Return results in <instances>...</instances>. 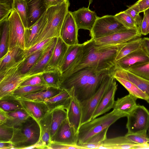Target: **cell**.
<instances>
[{"label":"cell","mask_w":149,"mask_h":149,"mask_svg":"<svg viewBox=\"0 0 149 149\" xmlns=\"http://www.w3.org/2000/svg\"><path fill=\"white\" fill-rule=\"evenodd\" d=\"M114 71L105 79L100 88L93 97L87 100L80 102L82 113L81 125L92 119L93 114L103 96L115 80L113 76Z\"/></svg>","instance_id":"52a82bcc"},{"label":"cell","mask_w":149,"mask_h":149,"mask_svg":"<svg viewBox=\"0 0 149 149\" xmlns=\"http://www.w3.org/2000/svg\"><path fill=\"white\" fill-rule=\"evenodd\" d=\"M149 62V57L142 47L116 61V67L128 70L130 68Z\"/></svg>","instance_id":"4fadbf2b"},{"label":"cell","mask_w":149,"mask_h":149,"mask_svg":"<svg viewBox=\"0 0 149 149\" xmlns=\"http://www.w3.org/2000/svg\"><path fill=\"white\" fill-rule=\"evenodd\" d=\"M70 6L69 1L65 0L62 3L46 10L47 22L34 45L46 39L60 37L61 28Z\"/></svg>","instance_id":"3957f363"},{"label":"cell","mask_w":149,"mask_h":149,"mask_svg":"<svg viewBox=\"0 0 149 149\" xmlns=\"http://www.w3.org/2000/svg\"><path fill=\"white\" fill-rule=\"evenodd\" d=\"M1 40L0 42V57H3L8 51V41L9 33V22L7 19L0 24Z\"/></svg>","instance_id":"74e56055"},{"label":"cell","mask_w":149,"mask_h":149,"mask_svg":"<svg viewBox=\"0 0 149 149\" xmlns=\"http://www.w3.org/2000/svg\"><path fill=\"white\" fill-rule=\"evenodd\" d=\"M45 50L36 52L24 60L19 68L20 72L22 74L29 72Z\"/></svg>","instance_id":"ab89813d"},{"label":"cell","mask_w":149,"mask_h":149,"mask_svg":"<svg viewBox=\"0 0 149 149\" xmlns=\"http://www.w3.org/2000/svg\"><path fill=\"white\" fill-rule=\"evenodd\" d=\"M41 75L42 74L36 75L24 81L20 86H47L46 85Z\"/></svg>","instance_id":"c3c4849f"},{"label":"cell","mask_w":149,"mask_h":149,"mask_svg":"<svg viewBox=\"0 0 149 149\" xmlns=\"http://www.w3.org/2000/svg\"><path fill=\"white\" fill-rule=\"evenodd\" d=\"M14 132L13 127L4 124H0V141H10Z\"/></svg>","instance_id":"bcb514c9"},{"label":"cell","mask_w":149,"mask_h":149,"mask_svg":"<svg viewBox=\"0 0 149 149\" xmlns=\"http://www.w3.org/2000/svg\"><path fill=\"white\" fill-rule=\"evenodd\" d=\"M125 43L101 45L96 44L92 38L82 43L80 56L71 68L59 76V84L70 75L81 69L92 68L104 70L115 67L116 57Z\"/></svg>","instance_id":"6da1fadb"},{"label":"cell","mask_w":149,"mask_h":149,"mask_svg":"<svg viewBox=\"0 0 149 149\" xmlns=\"http://www.w3.org/2000/svg\"><path fill=\"white\" fill-rule=\"evenodd\" d=\"M147 17L148 22L147 34H149V8L145 11Z\"/></svg>","instance_id":"91938a15"},{"label":"cell","mask_w":149,"mask_h":149,"mask_svg":"<svg viewBox=\"0 0 149 149\" xmlns=\"http://www.w3.org/2000/svg\"><path fill=\"white\" fill-rule=\"evenodd\" d=\"M51 111H49L39 122L40 135L38 143L31 148L50 149L52 143L51 137Z\"/></svg>","instance_id":"e0dca14e"},{"label":"cell","mask_w":149,"mask_h":149,"mask_svg":"<svg viewBox=\"0 0 149 149\" xmlns=\"http://www.w3.org/2000/svg\"><path fill=\"white\" fill-rule=\"evenodd\" d=\"M142 39L141 37H138L125 43L118 52L115 58L116 61L141 47Z\"/></svg>","instance_id":"d6a6232c"},{"label":"cell","mask_w":149,"mask_h":149,"mask_svg":"<svg viewBox=\"0 0 149 149\" xmlns=\"http://www.w3.org/2000/svg\"><path fill=\"white\" fill-rule=\"evenodd\" d=\"M142 34L139 28H126L104 37L94 39L95 43L101 45H116L126 43Z\"/></svg>","instance_id":"8fae6325"},{"label":"cell","mask_w":149,"mask_h":149,"mask_svg":"<svg viewBox=\"0 0 149 149\" xmlns=\"http://www.w3.org/2000/svg\"><path fill=\"white\" fill-rule=\"evenodd\" d=\"M13 0H0V24L6 20L13 9Z\"/></svg>","instance_id":"b9f144b4"},{"label":"cell","mask_w":149,"mask_h":149,"mask_svg":"<svg viewBox=\"0 0 149 149\" xmlns=\"http://www.w3.org/2000/svg\"><path fill=\"white\" fill-rule=\"evenodd\" d=\"M78 140V133L71 125L67 118L58 128L52 142L76 145Z\"/></svg>","instance_id":"5bb4252c"},{"label":"cell","mask_w":149,"mask_h":149,"mask_svg":"<svg viewBox=\"0 0 149 149\" xmlns=\"http://www.w3.org/2000/svg\"><path fill=\"white\" fill-rule=\"evenodd\" d=\"M8 50L18 47L26 49L25 28L17 12L13 8L8 16Z\"/></svg>","instance_id":"ba28073f"},{"label":"cell","mask_w":149,"mask_h":149,"mask_svg":"<svg viewBox=\"0 0 149 149\" xmlns=\"http://www.w3.org/2000/svg\"><path fill=\"white\" fill-rule=\"evenodd\" d=\"M93 0H88V2H89V6L88 7H89V6L93 2Z\"/></svg>","instance_id":"94428289"},{"label":"cell","mask_w":149,"mask_h":149,"mask_svg":"<svg viewBox=\"0 0 149 149\" xmlns=\"http://www.w3.org/2000/svg\"><path fill=\"white\" fill-rule=\"evenodd\" d=\"M127 117V134L147 133L149 128V111L144 106L137 105Z\"/></svg>","instance_id":"9c48e42d"},{"label":"cell","mask_w":149,"mask_h":149,"mask_svg":"<svg viewBox=\"0 0 149 149\" xmlns=\"http://www.w3.org/2000/svg\"><path fill=\"white\" fill-rule=\"evenodd\" d=\"M66 111L67 118L70 124L78 133L81 126L82 113L80 102L74 95L73 88L70 103Z\"/></svg>","instance_id":"ffe728a7"},{"label":"cell","mask_w":149,"mask_h":149,"mask_svg":"<svg viewBox=\"0 0 149 149\" xmlns=\"http://www.w3.org/2000/svg\"><path fill=\"white\" fill-rule=\"evenodd\" d=\"M130 6L139 13L143 12L149 8V0H139Z\"/></svg>","instance_id":"681fc988"},{"label":"cell","mask_w":149,"mask_h":149,"mask_svg":"<svg viewBox=\"0 0 149 149\" xmlns=\"http://www.w3.org/2000/svg\"><path fill=\"white\" fill-rule=\"evenodd\" d=\"M18 99L23 109L38 123L50 110L44 102Z\"/></svg>","instance_id":"2e32d148"},{"label":"cell","mask_w":149,"mask_h":149,"mask_svg":"<svg viewBox=\"0 0 149 149\" xmlns=\"http://www.w3.org/2000/svg\"><path fill=\"white\" fill-rule=\"evenodd\" d=\"M127 70L149 81V62L132 67Z\"/></svg>","instance_id":"ee69618b"},{"label":"cell","mask_w":149,"mask_h":149,"mask_svg":"<svg viewBox=\"0 0 149 149\" xmlns=\"http://www.w3.org/2000/svg\"><path fill=\"white\" fill-rule=\"evenodd\" d=\"M60 75L58 71H47L42 74L41 75L46 85L54 87H60Z\"/></svg>","instance_id":"60d3db41"},{"label":"cell","mask_w":149,"mask_h":149,"mask_svg":"<svg viewBox=\"0 0 149 149\" xmlns=\"http://www.w3.org/2000/svg\"><path fill=\"white\" fill-rule=\"evenodd\" d=\"M68 46L60 37L57 38L56 44L46 68L45 71H58L59 66Z\"/></svg>","instance_id":"d6986e66"},{"label":"cell","mask_w":149,"mask_h":149,"mask_svg":"<svg viewBox=\"0 0 149 149\" xmlns=\"http://www.w3.org/2000/svg\"><path fill=\"white\" fill-rule=\"evenodd\" d=\"M0 109L6 112L23 109L19 99L13 95L0 99Z\"/></svg>","instance_id":"836d02e7"},{"label":"cell","mask_w":149,"mask_h":149,"mask_svg":"<svg viewBox=\"0 0 149 149\" xmlns=\"http://www.w3.org/2000/svg\"><path fill=\"white\" fill-rule=\"evenodd\" d=\"M79 29L71 12L68 11L63 24L60 37L68 46L77 45Z\"/></svg>","instance_id":"7c38bea8"},{"label":"cell","mask_w":149,"mask_h":149,"mask_svg":"<svg viewBox=\"0 0 149 149\" xmlns=\"http://www.w3.org/2000/svg\"><path fill=\"white\" fill-rule=\"evenodd\" d=\"M138 144L129 139L125 136L106 139L99 147L100 149H134Z\"/></svg>","instance_id":"d4e9b609"},{"label":"cell","mask_w":149,"mask_h":149,"mask_svg":"<svg viewBox=\"0 0 149 149\" xmlns=\"http://www.w3.org/2000/svg\"><path fill=\"white\" fill-rule=\"evenodd\" d=\"M108 128H106L90 138L86 143L78 146L84 149H98L102 142L107 138V133Z\"/></svg>","instance_id":"8d00e7d4"},{"label":"cell","mask_w":149,"mask_h":149,"mask_svg":"<svg viewBox=\"0 0 149 149\" xmlns=\"http://www.w3.org/2000/svg\"><path fill=\"white\" fill-rule=\"evenodd\" d=\"M29 27L36 23L46 12L44 0H26Z\"/></svg>","instance_id":"cb8c5ba5"},{"label":"cell","mask_w":149,"mask_h":149,"mask_svg":"<svg viewBox=\"0 0 149 149\" xmlns=\"http://www.w3.org/2000/svg\"><path fill=\"white\" fill-rule=\"evenodd\" d=\"M82 47V43L69 46L59 67L58 71L60 75L73 65L80 55Z\"/></svg>","instance_id":"603a6c76"},{"label":"cell","mask_w":149,"mask_h":149,"mask_svg":"<svg viewBox=\"0 0 149 149\" xmlns=\"http://www.w3.org/2000/svg\"><path fill=\"white\" fill-rule=\"evenodd\" d=\"M73 88L63 89L59 93L51 98L46 99L43 101L47 105L50 111L60 106H63L67 110L69 105Z\"/></svg>","instance_id":"484cf974"},{"label":"cell","mask_w":149,"mask_h":149,"mask_svg":"<svg viewBox=\"0 0 149 149\" xmlns=\"http://www.w3.org/2000/svg\"><path fill=\"white\" fill-rule=\"evenodd\" d=\"M50 149H83L81 147L76 145H68L64 144L52 142Z\"/></svg>","instance_id":"816d5d0a"},{"label":"cell","mask_w":149,"mask_h":149,"mask_svg":"<svg viewBox=\"0 0 149 149\" xmlns=\"http://www.w3.org/2000/svg\"><path fill=\"white\" fill-rule=\"evenodd\" d=\"M63 89L60 87H49L37 92L25 94L17 97V98L29 100L44 101L45 100L52 97L60 93Z\"/></svg>","instance_id":"4316f807"},{"label":"cell","mask_w":149,"mask_h":149,"mask_svg":"<svg viewBox=\"0 0 149 149\" xmlns=\"http://www.w3.org/2000/svg\"><path fill=\"white\" fill-rule=\"evenodd\" d=\"M47 21L46 11L33 24L25 29V49L29 48L34 45L37 38L46 25Z\"/></svg>","instance_id":"7402d4cb"},{"label":"cell","mask_w":149,"mask_h":149,"mask_svg":"<svg viewBox=\"0 0 149 149\" xmlns=\"http://www.w3.org/2000/svg\"><path fill=\"white\" fill-rule=\"evenodd\" d=\"M13 8L18 14L25 29L29 27L27 8L26 0H13Z\"/></svg>","instance_id":"f35d334b"},{"label":"cell","mask_w":149,"mask_h":149,"mask_svg":"<svg viewBox=\"0 0 149 149\" xmlns=\"http://www.w3.org/2000/svg\"><path fill=\"white\" fill-rule=\"evenodd\" d=\"M56 38L45 39L35 44L29 48L23 50L21 55V59L25 60L34 53L46 49L52 44Z\"/></svg>","instance_id":"d590c367"},{"label":"cell","mask_w":149,"mask_h":149,"mask_svg":"<svg viewBox=\"0 0 149 149\" xmlns=\"http://www.w3.org/2000/svg\"><path fill=\"white\" fill-rule=\"evenodd\" d=\"M127 115L119 110L113 109L109 113L82 125L78 131L77 145L86 143L93 136L109 128L118 119L127 117Z\"/></svg>","instance_id":"8992f818"},{"label":"cell","mask_w":149,"mask_h":149,"mask_svg":"<svg viewBox=\"0 0 149 149\" xmlns=\"http://www.w3.org/2000/svg\"><path fill=\"white\" fill-rule=\"evenodd\" d=\"M47 86H20L13 92V95L17 97L21 95L37 92L47 88Z\"/></svg>","instance_id":"f6af8a7d"},{"label":"cell","mask_w":149,"mask_h":149,"mask_svg":"<svg viewBox=\"0 0 149 149\" xmlns=\"http://www.w3.org/2000/svg\"><path fill=\"white\" fill-rule=\"evenodd\" d=\"M149 149V143L141 144H138L134 148V149Z\"/></svg>","instance_id":"680465c9"},{"label":"cell","mask_w":149,"mask_h":149,"mask_svg":"<svg viewBox=\"0 0 149 149\" xmlns=\"http://www.w3.org/2000/svg\"><path fill=\"white\" fill-rule=\"evenodd\" d=\"M65 0H44L47 10L49 8L56 6L63 2Z\"/></svg>","instance_id":"db71d44e"},{"label":"cell","mask_w":149,"mask_h":149,"mask_svg":"<svg viewBox=\"0 0 149 149\" xmlns=\"http://www.w3.org/2000/svg\"><path fill=\"white\" fill-rule=\"evenodd\" d=\"M115 67L104 70L92 68L81 69L61 81L59 87L65 90L72 87L74 95L80 102L87 100L95 94L105 79L114 71Z\"/></svg>","instance_id":"7a4b0ae2"},{"label":"cell","mask_w":149,"mask_h":149,"mask_svg":"<svg viewBox=\"0 0 149 149\" xmlns=\"http://www.w3.org/2000/svg\"><path fill=\"white\" fill-rule=\"evenodd\" d=\"M117 89V85L115 80L103 96L93 114L92 119L105 113L113 108Z\"/></svg>","instance_id":"ac0fdd59"},{"label":"cell","mask_w":149,"mask_h":149,"mask_svg":"<svg viewBox=\"0 0 149 149\" xmlns=\"http://www.w3.org/2000/svg\"><path fill=\"white\" fill-rule=\"evenodd\" d=\"M71 13L79 30L84 29L90 31L99 17L89 7H84Z\"/></svg>","instance_id":"9a60e30c"},{"label":"cell","mask_w":149,"mask_h":149,"mask_svg":"<svg viewBox=\"0 0 149 149\" xmlns=\"http://www.w3.org/2000/svg\"><path fill=\"white\" fill-rule=\"evenodd\" d=\"M137 99L129 93L115 101L113 107L114 109L119 110L128 115L137 106L136 101Z\"/></svg>","instance_id":"f546056e"},{"label":"cell","mask_w":149,"mask_h":149,"mask_svg":"<svg viewBox=\"0 0 149 149\" xmlns=\"http://www.w3.org/2000/svg\"><path fill=\"white\" fill-rule=\"evenodd\" d=\"M114 77L121 78L127 80L136 85L148 97L147 101L149 104V81L143 79L127 70L116 67L113 72Z\"/></svg>","instance_id":"44dd1931"},{"label":"cell","mask_w":149,"mask_h":149,"mask_svg":"<svg viewBox=\"0 0 149 149\" xmlns=\"http://www.w3.org/2000/svg\"><path fill=\"white\" fill-rule=\"evenodd\" d=\"M126 28L114 15H107L99 17L90 31L94 40L112 34Z\"/></svg>","instance_id":"30bf717a"},{"label":"cell","mask_w":149,"mask_h":149,"mask_svg":"<svg viewBox=\"0 0 149 149\" xmlns=\"http://www.w3.org/2000/svg\"><path fill=\"white\" fill-rule=\"evenodd\" d=\"M6 113L8 118L3 124L14 128L19 126L30 116L23 109Z\"/></svg>","instance_id":"1f68e13d"},{"label":"cell","mask_w":149,"mask_h":149,"mask_svg":"<svg viewBox=\"0 0 149 149\" xmlns=\"http://www.w3.org/2000/svg\"><path fill=\"white\" fill-rule=\"evenodd\" d=\"M124 11L136 22L140 29L142 19L139 15V13L130 6H128V8Z\"/></svg>","instance_id":"f907efd6"},{"label":"cell","mask_w":149,"mask_h":149,"mask_svg":"<svg viewBox=\"0 0 149 149\" xmlns=\"http://www.w3.org/2000/svg\"><path fill=\"white\" fill-rule=\"evenodd\" d=\"M40 135L39 123L30 116L19 126L14 128L10 141L13 144V149H30L38 141Z\"/></svg>","instance_id":"5b68a950"},{"label":"cell","mask_w":149,"mask_h":149,"mask_svg":"<svg viewBox=\"0 0 149 149\" xmlns=\"http://www.w3.org/2000/svg\"><path fill=\"white\" fill-rule=\"evenodd\" d=\"M143 16L140 29L142 35H146L147 34L148 22L147 15L145 11L143 12Z\"/></svg>","instance_id":"f5cc1de1"},{"label":"cell","mask_w":149,"mask_h":149,"mask_svg":"<svg viewBox=\"0 0 149 149\" xmlns=\"http://www.w3.org/2000/svg\"><path fill=\"white\" fill-rule=\"evenodd\" d=\"M114 78L128 91L129 93L137 99H143L146 101H148V96L134 84L121 78L117 77Z\"/></svg>","instance_id":"e575fe53"},{"label":"cell","mask_w":149,"mask_h":149,"mask_svg":"<svg viewBox=\"0 0 149 149\" xmlns=\"http://www.w3.org/2000/svg\"><path fill=\"white\" fill-rule=\"evenodd\" d=\"M13 146L10 141H0V149H13Z\"/></svg>","instance_id":"9f6ffc18"},{"label":"cell","mask_w":149,"mask_h":149,"mask_svg":"<svg viewBox=\"0 0 149 149\" xmlns=\"http://www.w3.org/2000/svg\"><path fill=\"white\" fill-rule=\"evenodd\" d=\"M8 118L6 112L0 109V124L4 123Z\"/></svg>","instance_id":"6f0895ef"},{"label":"cell","mask_w":149,"mask_h":149,"mask_svg":"<svg viewBox=\"0 0 149 149\" xmlns=\"http://www.w3.org/2000/svg\"><path fill=\"white\" fill-rule=\"evenodd\" d=\"M114 16L126 28L134 29L139 28L136 22L124 11L117 13Z\"/></svg>","instance_id":"7bdbcfd3"},{"label":"cell","mask_w":149,"mask_h":149,"mask_svg":"<svg viewBox=\"0 0 149 149\" xmlns=\"http://www.w3.org/2000/svg\"><path fill=\"white\" fill-rule=\"evenodd\" d=\"M57 38H56L52 44L44 51L29 73L33 74L46 71V68L56 44Z\"/></svg>","instance_id":"83f0119b"},{"label":"cell","mask_w":149,"mask_h":149,"mask_svg":"<svg viewBox=\"0 0 149 149\" xmlns=\"http://www.w3.org/2000/svg\"><path fill=\"white\" fill-rule=\"evenodd\" d=\"M142 46L149 57V38L144 37L142 38Z\"/></svg>","instance_id":"11a10c76"},{"label":"cell","mask_w":149,"mask_h":149,"mask_svg":"<svg viewBox=\"0 0 149 149\" xmlns=\"http://www.w3.org/2000/svg\"><path fill=\"white\" fill-rule=\"evenodd\" d=\"M24 60L21 59L9 67L0 71V99L12 95L24 81L32 77L48 71L33 74L21 73L19 68Z\"/></svg>","instance_id":"277c9868"},{"label":"cell","mask_w":149,"mask_h":149,"mask_svg":"<svg viewBox=\"0 0 149 149\" xmlns=\"http://www.w3.org/2000/svg\"><path fill=\"white\" fill-rule=\"evenodd\" d=\"M23 50L18 47L8 50L6 54L0 58V71L12 65L21 59Z\"/></svg>","instance_id":"4dcf8cb0"},{"label":"cell","mask_w":149,"mask_h":149,"mask_svg":"<svg viewBox=\"0 0 149 149\" xmlns=\"http://www.w3.org/2000/svg\"><path fill=\"white\" fill-rule=\"evenodd\" d=\"M51 137L52 141L62 123L67 118V111L63 106L57 107L51 111Z\"/></svg>","instance_id":"f1b7e54d"},{"label":"cell","mask_w":149,"mask_h":149,"mask_svg":"<svg viewBox=\"0 0 149 149\" xmlns=\"http://www.w3.org/2000/svg\"><path fill=\"white\" fill-rule=\"evenodd\" d=\"M125 136L131 141L139 144L149 143L147 133L126 134Z\"/></svg>","instance_id":"7dc6e473"}]
</instances>
